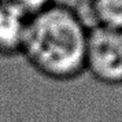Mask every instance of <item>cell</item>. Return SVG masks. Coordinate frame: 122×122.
Segmentation results:
<instances>
[{
	"label": "cell",
	"mask_w": 122,
	"mask_h": 122,
	"mask_svg": "<svg viewBox=\"0 0 122 122\" xmlns=\"http://www.w3.org/2000/svg\"><path fill=\"white\" fill-rule=\"evenodd\" d=\"M56 0H0L3 6L19 12L28 19L37 15L45 8H48Z\"/></svg>",
	"instance_id": "5"
},
{
	"label": "cell",
	"mask_w": 122,
	"mask_h": 122,
	"mask_svg": "<svg viewBox=\"0 0 122 122\" xmlns=\"http://www.w3.org/2000/svg\"><path fill=\"white\" fill-rule=\"evenodd\" d=\"M85 73L104 85H122V29L89 26Z\"/></svg>",
	"instance_id": "2"
},
{
	"label": "cell",
	"mask_w": 122,
	"mask_h": 122,
	"mask_svg": "<svg viewBox=\"0 0 122 122\" xmlns=\"http://www.w3.org/2000/svg\"><path fill=\"white\" fill-rule=\"evenodd\" d=\"M76 8L89 26L122 29V0H82V8Z\"/></svg>",
	"instance_id": "4"
},
{
	"label": "cell",
	"mask_w": 122,
	"mask_h": 122,
	"mask_svg": "<svg viewBox=\"0 0 122 122\" xmlns=\"http://www.w3.org/2000/svg\"><path fill=\"white\" fill-rule=\"evenodd\" d=\"M89 25L73 4L56 0L29 18L21 58L36 74L67 81L85 71Z\"/></svg>",
	"instance_id": "1"
},
{
	"label": "cell",
	"mask_w": 122,
	"mask_h": 122,
	"mask_svg": "<svg viewBox=\"0 0 122 122\" xmlns=\"http://www.w3.org/2000/svg\"><path fill=\"white\" fill-rule=\"evenodd\" d=\"M28 18L8 7H0V58L21 56Z\"/></svg>",
	"instance_id": "3"
},
{
	"label": "cell",
	"mask_w": 122,
	"mask_h": 122,
	"mask_svg": "<svg viewBox=\"0 0 122 122\" xmlns=\"http://www.w3.org/2000/svg\"><path fill=\"white\" fill-rule=\"evenodd\" d=\"M0 7H1V3H0Z\"/></svg>",
	"instance_id": "6"
}]
</instances>
